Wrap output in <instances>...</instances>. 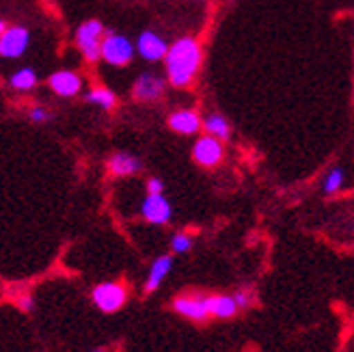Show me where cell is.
<instances>
[{
	"label": "cell",
	"instance_id": "11",
	"mask_svg": "<svg viewBox=\"0 0 354 352\" xmlns=\"http://www.w3.org/2000/svg\"><path fill=\"white\" fill-rule=\"evenodd\" d=\"M169 128L177 134H197L203 128V121L199 117V113H194L190 109L177 111L169 117Z\"/></svg>",
	"mask_w": 354,
	"mask_h": 352
},
{
	"label": "cell",
	"instance_id": "24",
	"mask_svg": "<svg viewBox=\"0 0 354 352\" xmlns=\"http://www.w3.org/2000/svg\"><path fill=\"white\" fill-rule=\"evenodd\" d=\"M20 307L26 309V311H32V301L28 296H24V298H20Z\"/></svg>",
	"mask_w": 354,
	"mask_h": 352
},
{
	"label": "cell",
	"instance_id": "1",
	"mask_svg": "<svg viewBox=\"0 0 354 352\" xmlns=\"http://www.w3.org/2000/svg\"><path fill=\"white\" fill-rule=\"evenodd\" d=\"M165 63H167L169 82L173 86H177V89L190 86V82L197 76L199 65H201V46L192 37H184L180 41H175L169 48Z\"/></svg>",
	"mask_w": 354,
	"mask_h": 352
},
{
	"label": "cell",
	"instance_id": "18",
	"mask_svg": "<svg viewBox=\"0 0 354 352\" xmlns=\"http://www.w3.org/2000/svg\"><path fill=\"white\" fill-rule=\"evenodd\" d=\"M9 82L17 91H30L32 86L37 84V74H35L30 67H24V69H17Z\"/></svg>",
	"mask_w": 354,
	"mask_h": 352
},
{
	"label": "cell",
	"instance_id": "5",
	"mask_svg": "<svg viewBox=\"0 0 354 352\" xmlns=\"http://www.w3.org/2000/svg\"><path fill=\"white\" fill-rule=\"evenodd\" d=\"M134 57V46L123 35H106L102 44V59L115 67L128 65Z\"/></svg>",
	"mask_w": 354,
	"mask_h": 352
},
{
	"label": "cell",
	"instance_id": "17",
	"mask_svg": "<svg viewBox=\"0 0 354 352\" xmlns=\"http://www.w3.org/2000/svg\"><path fill=\"white\" fill-rule=\"evenodd\" d=\"M86 102H91L95 104V106L104 109V111H111L115 109V104H117V98L111 89H104V86H97V89H91L86 93Z\"/></svg>",
	"mask_w": 354,
	"mask_h": 352
},
{
	"label": "cell",
	"instance_id": "3",
	"mask_svg": "<svg viewBox=\"0 0 354 352\" xmlns=\"http://www.w3.org/2000/svg\"><path fill=\"white\" fill-rule=\"evenodd\" d=\"M78 48L82 50V55L86 61H97L102 57V44H104V26L97 20H88L80 24L76 33Z\"/></svg>",
	"mask_w": 354,
	"mask_h": 352
},
{
	"label": "cell",
	"instance_id": "25",
	"mask_svg": "<svg viewBox=\"0 0 354 352\" xmlns=\"http://www.w3.org/2000/svg\"><path fill=\"white\" fill-rule=\"evenodd\" d=\"M88 352H109L106 348H95V350H88Z\"/></svg>",
	"mask_w": 354,
	"mask_h": 352
},
{
	"label": "cell",
	"instance_id": "2",
	"mask_svg": "<svg viewBox=\"0 0 354 352\" xmlns=\"http://www.w3.org/2000/svg\"><path fill=\"white\" fill-rule=\"evenodd\" d=\"M91 301L93 305L104 311V313H115L119 311L128 301V288L117 281H104L97 284L91 292Z\"/></svg>",
	"mask_w": 354,
	"mask_h": 352
},
{
	"label": "cell",
	"instance_id": "20",
	"mask_svg": "<svg viewBox=\"0 0 354 352\" xmlns=\"http://www.w3.org/2000/svg\"><path fill=\"white\" fill-rule=\"evenodd\" d=\"M171 249H173V253H188L192 249V236H188V234H177V236H173Z\"/></svg>",
	"mask_w": 354,
	"mask_h": 352
},
{
	"label": "cell",
	"instance_id": "13",
	"mask_svg": "<svg viewBox=\"0 0 354 352\" xmlns=\"http://www.w3.org/2000/svg\"><path fill=\"white\" fill-rule=\"evenodd\" d=\"M109 171L115 175V178H130V175H136L140 171V160L134 158L132 154L119 151V154L111 156Z\"/></svg>",
	"mask_w": 354,
	"mask_h": 352
},
{
	"label": "cell",
	"instance_id": "9",
	"mask_svg": "<svg viewBox=\"0 0 354 352\" xmlns=\"http://www.w3.org/2000/svg\"><path fill=\"white\" fill-rule=\"evenodd\" d=\"M136 50H138V55L147 61H160L162 57L167 59V55H169V46L165 44V39L158 37V35L151 30H145L140 35Z\"/></svg>",
	"mask_w": 354,
	"mask_h": 352
},
{
	"label": "cell",
	"instance_id": "4",
	"mask_svg": "<svg viewBox=\"0 0 354 352\" xmlns=\"http://www.w3.org/2000/svg\"><path fill=\"white\" fill-rule=\"evenodd\" d=\"M173 309L186 320L192 322H203L207 320L212 311H209V296L203 294H186V296H177L173 301Z\"/></svg>",
	"mask_w": 354,
	"mask_h": 352
},
{
	"label": "cell",
	"instance_id": "8",
	"mask_svg": "<svg viewBox=\"0 0 354 352\" xmlns=\"http://www.w3.org/2000/svg\"><path fill=\"white\" fill-rule=\"evenodd\" d=\"M140 214L151 225H167L171 221V203L165 195H147L140 203Z\"/></svg>",
	"mask_w": 354,
	"mask_h": 352
},
{
	"label": "cell",
	"instance_id": "23",
	"mask_svg": "<svg viewBox=\"0 0 354 352\" xmlns=\"http://www.w3.org/2000/svg\"><path fill=\"white\" fill-rule=\"evenodd\" d=\"M48 117H50V113L41 106H35L30 111V121H35V123H44V121H48Z\"/></svg>",
	"mask_w": 354,
	"mask_h": 352
},
{
	"label": "cell",
	"instance_id": "7",
	"mask_svg": "<svg viewBox=\"0 0 354 352\" xmlns=\"http://www.w3.org/2000/svg\"><path fill=\"white\" fill-rule=\"evenodd\" d=\"M28 48V30L22 26H11L0 35V55L5 59H17Z\"/></svg>",
	"mask_w": 354,
	"mask_h": 352
},
{
	"label": "cell",
	"instance_id": "22",
	"mask_svg": "<svg viewBox=\"0 0 354 352\" xmlns=\"http://www.w3.org/2000/svg\"><path fill=\"white\" fill-rule=\"evenodd\" d=\"M162 192H165V182L160 178L147 180V195H162Z\"/></svg>",
	"mask_w": 354,
	"mask_h": 352
},
{
	"label": "cell",
	"instance_id": "19",
	"mask_svg": "<svg viewBox=\"0 0 354 352\" xmlns=\"http://www.w3.org/2000/svg\"><path fill=\"white\" fill-rule=\"evenodd\" d=\"M344 180H346L344 169H342V167H333V169L326 173L324 182H322V190L326 192V195H335V192H339V190H342Z\"/></svg>",
	"mask_w": 354,
	"mask_h": 352
},
{
	"label": "cell",
	"instance_id": "21",
	"mask_svg": "<svg viewBox=\"0 0 354 352\" xmlns=\"http://www.w3.org/2000/svg\"><path fill=\"white\" fill-rule=\"evenodd\" d=\"M234 298H236L238 309H246V307H251V303H253V296H251L249 290H238V292L234 294Z\"/></svg>",
	"mask_w": 354,
	"mask_h": 352
},
{
	"label": "cell",
	"instance_id": "15",
	"mask_svg": "<svg viewBox=\"0 0 354 352\" xmlns=\"http://www.w3.org/2000/svg\"><path fill=\"white\" fill-rule=\"evenodd\" d=\"M203 130L207 132V136H214L218 140H227L232 136V126H229V121L218 113H212L209 117L203 119Z\"/></svg>",
	"mask_w": 354,
	"mask_h": 352
},
{
	"label": "cell",
	"instance_id": "14",
	"mask_svg": "<svg viewBox=\"0 0 354 352\" xmlns=\"http://www.w3.org/2000/svg\"><path fill=\"white\" fill-rule=\"evenodd\" d=\"M173 268V259L171 255H160V257H156L153 263L149 266V275H147V284H145V292H156L158 288L162 286V281L169 277Z\"/></svg>",
	"mask_w": 354,
	"mask_h": 352
},
{
	"label": "cell",
	"instance_id": "10",
	"mask_svg": "<svg viewBox=\"0 0 354 352\" xmlns=\"http://www.w3.org/2000/svg\"><path fill=\"white\" fill-rule=\"evenodd\" d=\"M50 89L63 98H72L80 93L82 78L74 72H69V69H61V72H55L50 76Z\"/></svg>",
	"mask_w": 354,
	"mask_h": 352
},
{
	"label": "cell",
	"instance_id": "12",
	"mask_svg": "<svg viewBox=\"0 0 354 352\" xmlns=\"http://www.w3.org/2000/svg\"><path fill=\"white\" fill-rule=\"evenodd\" d=\"M162 91H165V80L153 74L138 76V80L134 82V89H132L134 98L140 102H153L162 95Z\"/></svg>",
	"mask_w": 354,
	"mask_h": 352
},
{
	"label": "cell",
	"instance_id": "16",
	"mask_svg": "<svg viewBox=\"0 0 354 352\" xmlns=\"http://www.w3.org/2000/svg\"><path fill=\"white\" fill-rule=\"evenodd\" d=\"M209 311L216 318H234L238 313V305L234 296H209Z\"/></svg>",
	"mask_w": 354,
	"mask_h": 352
},
{
	"label": "cell",
	"instance_id": "6",
	"mask_svg": "<svg viewBox=\"0 0 354 352\" xmlns=\"http://www.w3.org/2000/svg\"><path fill=\"white\" fill-rule=\"evenodd\" d=\"M223 156H225L223 140H218L214 136H207V134L201 136L192 147L194 163L201 167H218L223 163Z\"/></svg>",
	"mask_w": 354,
	"mask_h": 352
}]
</instances>
